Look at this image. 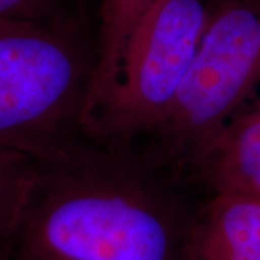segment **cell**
Wrapping results in <instances>:
<instances>
[{"mask_svg": "<svg viewBox=\"0 0 260 260\" xmlns=\"http://www.w3.org/2000/svg\"><path fill=\"white\" fill-rule=\"evenodd\" d=\"M223 2H225V0H207V5H208V8L211 9V8L220 5V3H223Z\"/></svg>", "mask_w": 260, "mask_h": 260, "instance_id": "cell-10", "label": "cell"}, {"mask_svg": "<svg viewBox=\"0 0 260 260\" xmlns=\"http://www.w3.org/2000/svg\"><path fill=\"white\" fill-rule=\"evenodd\" d=\"M186 182L203 197H260V97L249 103L191 168Z\"/></svg>", "mask_w": 260, "mask_h": 260, "instance_id": "cell-6", "label": "cell"}, {"mask_svg": "<svg viewBox=\"0 0 260 260\" xmlns=\"http://www.w3.org/2000/svg\"><path fill=\"white\" fill-rule=\"evenodd\" d=\"M194 194L133 148L90 138L38 160L0 260H184Z\"/></svg>", "mask_w": 260, "mask_h": 260, "instance_id": "cell-1", "label": "cell"}, {"mask_svg": "<svg viewBox=\"0 0 260 260\" xmlns=\"http://www.w3.org/2000/svg\"><path fill=\"white\" fill-rule=\"evenodd\" d=\"M95 34L85 15L0 20V145L47 160L90 139Z\"/></svg>", "mask_w": 260, "mask_h": 260, "instance_id": "cell-2", "label": "cell"}, {"mask_svg": "<svg viewBox=\"0 0 260 260\" xmlns=\"http://www.w3.org/2000/svg\"><path fill=\"white\" fill-rule=\"evenodd\" d=\"M78 2H80V3L83 5L84 8H85V3H87V0H78Z\"/></svg>", "mask_w": 260, "mask_h": 260, "instance_id": "cell-11", "label": "cell"}, {"mask_svg": "<svg viewBox=\"0 0 260 260\" xmlns=\"http://www.w3.org/2000/svg\"><path fill=\"white\" fill-rule=\"evenodd\" d=\"M85 15L78 0H0V20H55Z\"/></svg>", "mask_w": 260, "mask_h": 260, "instance_id": "cell-9", "label": "cell"}, {"mask_svg": "<svg viewBox=\"0 0 260 260\" xmlns=\"http://www.w3.org/2000/svg\"><path fill=\"white\" fill-rule=\"evenodd\" d=\"M184 260H260V197L220 192L203 197Z\"/></svg>", "mask_w": 260, "mask_h": 260, "instance_id": "cell-5", "label": "cell"}, {"mask_svg": "<svg viewBox=\"0 0 260 260\" xmlns=\"http://www.w3.org/2000/svg\"><path fill=\"white\" fill-rule=\"evenodd\" d=\"M37 168V158L0 145V244L18 218Z\"/></svg>", "mask_w": 260, "mask_h": 260, "instance_id": "cell-8", "label": "cell"}, {"mask_svg": "<svg viewBox=\"0 0 260 260\" xmlns=\"http://www.w3.org/2000/svg\"><path fill=\"white\" fill-rule=\"evenodd\" d=\"M207 0H155L132 30L109 84L88 104L91 139L132 146L164 119L194 61Z\"/></svg>", "mask_w": 260, "mask_h": 260, "instance_id": "cell-4", "label": "cell"}, {"mask_svg": "<svg viewBox=\"0 0 260 260\" xmlns=\"http://www.w3.org/2000/svg\"><path fill=\"white\" fill-rule=\"evenodd\" d=\"M260 90V0H225L210 16L182 85L130 148L186 181L191 168Z\"/></svg>", "mask_w": 260, "mask_h": 260, "instance_id": "cell-3", "label": "cell"}, {"mask_svg": "<svg viewBox=\"0 0 260 260\" xmlns=\"http://www.w3.org/2000/svg\"><path fill=\"white\" fill-rule=\"evenodd\" d=\"M153 2L155 0H99L95 28L97 64L90 102L109 84L132 30Z\"/></svg>", "mask_w": 260, "mask_h": 260, "instance_id": "cell-7", "label": "cell"}]
</instances>
